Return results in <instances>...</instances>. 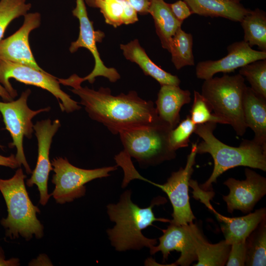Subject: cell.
<instances>
[{
    "mask_svg": "<svg viewBox=\"0 0 266 266\" xmlns=\"http://www.w3.org/2000/svg\"><path fill=\"white\" fill-rule=\"evenodd\" d=\"M31 7L27 0H0V40L10 23L26 14Z\"/></svg>",
    "mask_w": 266,
    "mask_h": 266,
    "instance_id": "29",
    "label": "cell"
},
{
    "mask_svg": "<svg viewBox=\"0 0 266 266\" xmlns=\"http://www.w3.org/2000/svg\"><path fill=\"white\" fill-rule=\"evenodd\" d=\"M0 97L4 101H10L13 100L5 88L0 83Z\"/></svg>",
    "mask_w": 266,
    "mask_h": 266,
    "instance_id": "37",
    "label": "cell"
},
{
    "mask_svg": "<svg viewBox=\"0 0 266 266\" xmlns=\"http://www.w3.org/2000/svg\"><path fill=\"white\" fill-rule=\"evenodd\" d=\"M161 86L155 102L156 108L159 118L173 129L180 122L182 107L191 100V93L177 85Z\"/></svg>",
    "mask_w": 266,
    "mask_h": 266,
    "instance_id": "17",
    "label": "cell"
},
{
    "mask_svg": "<svg viewBox=\"0 0 266 266\" xmlns=\"http://www.w3.org/2000/svg\"><path fill=\"white\" fill-rule=\"evenodd\" d=\"M169 6L175 17L180 22L189 17L192 12L188 4L181 0L169 4Z\"/></svg>",
    "mask_w": 266,
    "mask_h": 266,
    "instance_id": "33",
    "label": "cell"
},
{
    "mask_svg": "<svg viewBox=\"0 0 266 266\" xmlns=\"http://www.w3.org/2000/svg\"><path fill=\"white\" fill-rule=\"evenodd\" d=\"M24 17L22 26L12 35L0 40V60L19 63L45 71L36 63L29 39L31 32L40 26L41 15L38 12L27 13Z\"/></svg>",
    "mask_w": 266,
    "mask_h": 266,
    "instance_id": "14",
    "label": "cell"
},
{
    "mask_svg": "<svg viewBox=\"0 0 266 266\" xmlns=\"http://www.w3.org/2000/svg\"><path fill=\"white\" fill-rule=\"evenodd\" d=\"M194 97L189 116L195 124H202L208 122L227 124L224 119L212 113L210 105L201 94L194 91Z\"/></svg>",
    "mask_w": 266,
    "mask_h": 266,
    "instance_id": "30",
    "label": "cell"
},
{
    "mask_svg": "<svg viewBox=\"0 0 266 266\" xmlns=\"http://www.w3.org/2000/svg\"><path fill=\"white\" fill-rule=\"evenodd\" d=\"M216 123L208 122L196 125L194 133L202 139L197 144V154L208 153L214 161L213 171L200 188L203 191L210 190L218 177L231 168L247 166L266 171V146L252 140H244L238 147L226 144L214 135Z\"/></svg>",
    "mask_w": 266,
    "mask_h": 266,
    "instance_id": "3",
    "label": "cell"
},
{
    "mask_svg": "<svg viewBox=\"0 0 266 266\" xmlns=\"http://www.w3.org/2000/svg\"><path fill=\"white\" fill-rule=\"evenodd\" d=\"M148 13L154 19L162 46L169 52L171 40L182 23L175 17L165 0H151Z\"/></svg>",
    "mask_w": 266,
    "mask_h": 266,
    "instance_id": "23",
    "label": "cell"
},
{
    "mask_svg": "<svg viewBox=\"0 0 266 266\" xmlns=\"http://www.w3.org/2000/svg\"><path fill=\"white\" fill-rule=\"evenodd\" d=\"M52 182L55 188L51 194L57 203L64 204L82 197L86 193L85 185L97 178L110 176L117 166L86 169L71 164L66 158L56 157L51 161Z\"/></svg>",
    "mask_w": 266,
    "mask_h": 266,
    "instance_id": "9",
    "label": "cell"
},
{
    "mask_svg": "<svg viewBox=\"0 0 266 266\" xmlns=\"http://www.w3.org/2000/svg\"><path fill=\"white\" fill-rule=\"evenodd\" d=\"M192 14L204 16L221 17L240 22L249 9L232 0H184Z\"/></svg>",
    "mask_w": 266,
    "mask_h": 266,
    "instance_id": "22",
    "label": "cell"
},
{
    "mask_svg": "<svg viewBox=\"0 0 266 266\" xmlns=\"http://www.w3.org/2000/svg\"><path fill=\"white\" fill-rule=\"evenodd\" d=\"M0 166L8 167L12 169L20 167L14 154H11L7 157L0 155Z\"/></svg>",
    "mask_w": 266,
    "mask_h": 266,
    "instance_id": "35",
    "label": "cell"
},
{
    "mask_svg": "<svg viewBox=\"0 0 266 266\" xmlns=\"http://www.w3.org/2000/svg\"><path fill=\"white\" fill-rule=\"evenodd\" d=\"M197 143L192 144L185 166L172 172L165 183L159 184L145 178L137 171L132 162L129 161L122 166L124 172L122 186L126 187L131 181L137 179L160 188L167 195L173 207V219L170 223L177 225H185L192 223L195 216L190 206L189 186L197 154Z\"/></svg>",
    "mask_w": 266,
    "mask_h": 266,
    "instance_id": "7",
    "label": "cell"
},
{
    "mask_svg": "<svg viewBox=\"0 0 266 266\" xmlns=\"http://www.w3.org/2000/svg\"><path fill=\"white\" fill-rule=\"evenodd\" d=\"M196 125L188 115L169 133L168 140L170 147L174 151L188 146L190 138L194 132Z\"/></svg>",
    "mask_w": 266,
    "mask_h": 266,
    "instance_id": "31",
    "label": "cell"
},
{
    "mask_svg": "<svg viewBox=\"0 0 266 266\" xmlns=\"http://www.w3.org/2000/svg\"><path fill=\"white\" fill-rule=\"evenodd\" d=\"M3 147H4L3 146L1 145L0 144V149H3Z\"/></svg>",
    "mask_w": 266,
    "mask_h": 266,
    "instance_id": "38",
    "label": "cell"
},
{
    "mask_svg": "<svg viewBox=\"0 0 266 266\" xmlns=\"http://www.w3.org/2000/svg\"><path fill=\"white\" fill-rule=\"evenodd\" d=\"M197 256L195 266H223L226 265L231 245L225 240L211 244L205 238L200 229L193 222L189 223Z\"/></svg>",
    "mask_w": 266,
    "mask_h": 266,
    "instance_id": "21",
    "label": "cell"
},
{
    "mask_svg": "<svg viewBox=\"0 0 266 266\" xmlns=\"http://www.w3.org/2000/svg\"><path fill=\"white\" fill-rule=\"evenodd\" d=\"M208 207L213 210L217 218L221 222V229L225 240L230 245L246 240L259 224L266 218L265 208L258 209L244 216L229 218L218 213L211 206Z\"/></svg>",
    "mask_w": 266,
    "mask_h": 266,
    "instance_id": "18",
    "label": "cell"
},
{
    "mask_svg": "<svg viewBox=\"0 0 266 266\" xmlns=\"http://www.w3.org/2000/svg\"><path fill=\"white\" fill-rule=\"evenodd\" d=\"M244 32V41L251 47L257 46L266 51V14L258 8L249 10L240 22Z\"/></svg>",
    "mask_w": 266,
    "mask_h": 266,
    "instance_id": "25",
    "label": "cell"
},
{
    "mask_svg": "<svg viewBox=\"0 0 266 266\" xmlns=\"http://www.w3.org/2000/svg\"><path fill=\"white\" fill-rule=\"evenodd\" d=\"M171 129L161 120L153 125L124 130L119 134L124 151L143 166L158 165L176 157L170 146Z\"/></svg>",
    "mask_w": 266,
    "mask_h": 266,
    "instance_id": "6",
    "label": "cell"
},
{
    "mask_svg": "<svg viewBox=\"0 0 266 266\" xmlns=\"http://www.w3.org/2000/svg\"><path fill=\"white\" fill-rule=\"evenodd\" d=\"M120 48L127 60L137 64L144 74L154 78L161 85H179L180 80L178 76L166 72L155 64L140 46L138 39H135L126 44H122Z\"/></svg>",
    "mask_w": 266,
    "mask_h": 266,
    "instance_id": "20",
    "label": "cell"
},
{
    "mask_svg": "<svg viewBox=\"0 0 266 266\" xmlns=\"http://www.w3.org/2000/svg\"><path fill=\"white\" fill-rule=\"evenodd\" d=\"M61 125L58 119L51 121L50 119L37 121L33 128L37 140L38 154L35 167L32 175L26 181L28 187L37 186L39 192V202L45 205L51 194L48 192V180L53 167L49 153L53 136Z\"/></svg>",
    "mask_w": 266,
    "mask_h": 266,
    "instance_id": "12",
    "label": "cell"
},
{
    "mask_svg": "<svg viewBox=\"0 0 266 266\" xmlns=\"http://www.w3.org/2000/svg\"><path fill=\"white\" fill-rule=\"evenodd\" d=\"M243 112L247 128H250L255 133L253 139L266 146V99L247 86L243 97Z\"/></svg>",
    "mask_w": 266,
    "mask_h": 266,
    "instance_id": "19",
    "label": "cell"
},
{
    "mask_svg": "<svg viewBox=\"0 0 266 266\" xmlns=\"http://www.w3.org/2000/svg\"><path fill=\"white\" fill-rule=\"evenodd\" d=\"M72 13L79 20V33L77 39L71 43L69 51L73 53L79 48L84 47L92 53L95 60L93 70L84 77H79L80 81L82 83L88 80L89 83H93L97 77L103 76L111 82H116L120 78L119 73L115 68L104 65L97 47V43L101 42L104 33L100 30H95L93 22L88 17L84 0H76V6Z\"/></svg>",
    "mask_w": 266,
    "mask_h": 266,
    "instance_id": "11",
    "label": "cell"
},
{
    "mask_svg": "<svg viewBox=\"0 0 266 266\" xmlns=\"http://www.w3.org/2000/svg\"><path fill=\"white\" fill-rule=\"evenodd\" d=\"M247 86L240 74L215 77L204 80L201 95L210 105L214 114L231 125L236 133L242 136L247 126L243 112V100Z\"/></svg>",
    "mask_w": 266,
    "mask_h": 266,
    "instance_id": "5",
    "label": "cell"
},
{
    "mask_svg": "<svg viewBox=\"0 0 266 266\" xmlns=\"http://www.w3.org/2000/svg\"><path fill=\"white\" fill-rule=\"evenodd\" d=\"M131 196V191L127 190L117 203L107 205L109 219L115 223L113 228L107 230V233L111 245L118 251L139 250L144 247L152 248L157 243V240L146 237L142 231L155 221H171L156 218L153 211L154 205L164 203L165 199L155 198L149 206L141 208L132 202Z\"/></svg>",
    "mask_w": 266,
    "mask_h": 266,
    "instance_id": "2",
    "label": "cell"
},
{
    "mask_svg": "<svg viewBox=\"0 0 266 266\" xmlns=\"http://www.w3.org/2000/svg\"><path fill=\"white\" fill-rule=\"evenodd\" d=\"M91 7L98 8L105 22L114 28L138 21L137 12L127 0H85Z\"/></svg>",
    "mask_w": 266,
    "mask_h": 266,
    "instance_id": "24",
    "label": "cell"
},
{
    "mask_svg": "<svg viewBox=\"0 0 266 266\" xmlns=\"http://www.w3.org/2000/svg\"><path fill=\"white\" fill-rule=\"evenodd\" d=\"M245 180L229 178L224 182L230 190L227 196H223V200L230 213L234 210L250 213L266 194L265 177L249 168H245Z\"/></svg>",
    "mask_w": 266,
    "mask_h": 266,
    "instance_id": "13",
    "label": "cell"
},
{
    "mask_svg": "<svg viewBox=\"0 0 266 266\" xmlns=\"http://www.w3.org/2000/svg\"><path fill=\"white\" fill-rule=\"evenodd\" d=\"M227 51V55L219 60L199 62L196 68L197 78L206 80L218 72H231L255 61L266 59V51L254 50L244 40L230 44Z\"/></svg>",
    "mask_w": 266,
    "mask_h": 266,
    "instance_id": "15",
    "label": "cell"
},
{
    "mask_svg": "<svg viewBox=\"0 0 266 266\" xmlns=\"http://www.w3.org/2000/svg\"><path fill=\"white\" fill-rule=\"evenodd\" d=\"M23 169L18 168L10 178H0V191L7 206V216L0 223L5 230V235L11 239L20 236L26 240L33 235L41 238L44 227L37 219L39 208L32 202L26 190Z\"/></svg>",
    "mask_w": 266,
    "mask_h": 266,
    "instance_id": "4",
    "label": "cell"
},
{
    "mask_svg": "<svg viewBox=\"0 0 266 266\" xmlns=\"http://www.w3.org/2000/svg\"><path fill=\"white\" fill-rule=\"evenodd\" d=\"M31 93V90L28 89L22 92L16 100L0 101V112L3 118L5 129L9 132L12 139L9 146L16 147V159L20 167L23 166L28 174H32V170L25 155L23 138L24 137L28 139L32 138L34 131L32 119L34 117L50 110L49 106L36 110L31 109L27 104Z\"/></svg>",
    "mask_w": 266,
    "mask_h": 266,
    "instance_id": "10",
    "label": "cell"
},
{
    "mask_svg": "<svg viewBox=\"0 0 266 266\" xmlns=\"http://www.w3.org/2000/svg\"><path fill=\"white\" fill-rule=\"evenodd\" d=\"M193 44L192 35L184 32L181 27L179 28L171 40L169 50L171 61L177 69L195 65Z\"/></svg>",
    "mask_w": 266,
    "mask_h": 266,
    "instance_id": "27",
    "label": "cell"
},
{
    "mask_svg": "<svg viewBox=\"0 0 266 266\" xmlns=\"http://www.w3.org/2000/svg\"><path fill=\"white\" fill-rule=\"evenodd\" d=\"M239 74L246 78L250 88L257 95L266 99V59L245 65L240 67Z\"/></svg>",
    "mask_w": 266,
    "mask_h": 266,
    "instance_id": "28",
    "label": "cell"
},
{
    "mask_svg": "<svg viewBox=\"0 0 266 266\" xmlns=\"http://www.w3.org/2000/svg\"><path fill=\"white\" fill-rule=\"evenodd\" d=\"M233 0V1H236V2H239V1H240V0Z\"/></svg>",
    "mask_w": 266,
    "mask_h": 266,
    "instance_id": "39",
    "label": "cell"
},
{
    "mask_svg": "<svg viewBox=\"0 0 266 266\" xmlns=\"http://www.w3.org/2000/svg\"><path fill=\"white\" fill-rule=\"evenodd\" d=\"M163 234L159 238V245L150 249L151 255L161 251L164 261L167 259L171 251L176 250L180 252V256L173 264V266H188L197 260L189 224L177 225L170 223L167 229L163 230Z\"/></svg>",
    "mask_w": 266,
    "mask_h": 266,
    "instance_id": "16",
    "label": "cell"
},
{
    "mask_svg": "<svg viewBox=\"0 0 266 266\" xmlns=\"http://www.w3.org/2000/svg\"><path fill=\"white\" fill-rule=\"evenodd\" d=\"M246 252V240L233 243L231 244L228 258L225 265L227 266H245Z\"/></svg>",
    "mask_w": 266,
    "mask_h": 266,
    "instance_id": "32",
    "label": "cell"
},
{
    "mask_svg": "<svg viewBox=\"0 0 266 266\" xmlns=\"http://www.w3.org/2000/svg\"><path fill=\"white\" fill-rule=\"evenodd\" d=\"M245 265H266V218L263 219L246 239Z\"/></svg>",
    "mask_w": 266,
    "mask_h": 266,
    "instance_id": "26",
    "label": "cell"
},
{
    "mask_svg": "<svg viewBox=\"0 0 266 266\" xmlns=\"http://www.w3.org/2000/svg\"><path fill=\"white\" fill-rule=\"evenodd\" d=\"M20 265V261L18 258H12L5 259L4 252L0 247V266H17Z\"/></svg>",
    "mask_w": 266,
    "mask_h": 266,
    "instance_id": "36",
    "label": "cell"
},
{
    "mask_svg": "<svg viewBox=\"0 0 266 266\" xmlns=\"http://www.w3.org/2000/svg\"><path fill=\"white\" fill-rule=\"evenodd\" d=\"M11 78L48 91L57 99L63 112L69 113L81 108L78 102L61 89L58 78L46 71L26 65L0 60V83L14 99L17 96V92L10 82Z\"/></svg>",
    "mask_w": 266,
    "mask_h": 266,
    "instance_id": "8",
    "label": "cell"
},
{
    "mask_svg": "<svg viewBox=\"0 0 266 266\" xmlns=\"http://www.w3.org/2000/svg\"><path fill=\"white\" fill-rule=\"evenodd\" d=\"M137 13L141 15L148 14L151 0H127Z\"/></svg>",
    "mask_w": 266,
    "mask_h": 266,
    "instance_id": "34",
    "label": "cell"
},
{
    "mask_svg": "<svg viewBox=\"0 0 266 266\" xmlns=\"http://www.w3.org/2000/svg\"><path fill=\"white\" fill-rule=\"evenodd\" d=\"M78 77L73 74L58 80L60 84L71 87L70 90L79 97L80 103L90 118L102 123L112 134L150 126L161 120L153 101L141 99L135 91L113 96L108 88L100 87L96 91L82 87Z\"/></svg>",
    "mask_w": 266,
    "mask_h": 266,
    "instance_id": "1",
    "label": "cell"
}]
</instances>
